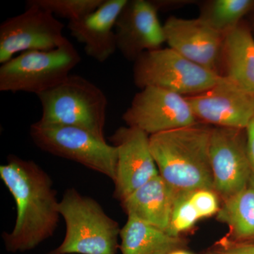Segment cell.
<instances>
[{
	"mask_svg": "<svg viewBox=\"0 0 254 254\" xmlns=\"http://www.w3.org/2000/svg\"><path fill=\"white\" fill-rule=\"evenodd\" d=\"M37 96L42 108L38 121L77 127L106 141L108 99L99 87L86 78L69 75L59 86Z\"/></svg>",
	"mask_w": 254,
	"mask_h": 254,
	"instance_id": "cell-4",
	"label": "cell"
},
{
	"mask_svg": "<svg viewBox=\"0 0 254 254\" xmlns=\"http://www.w3.org/2000/svg\"><path fill=\"white\" fill-rule=\"evenodd\" d=\"M219 195L213 190H197L190 192L192 204L196 210L200 219L209 218L218 214L221 205Z\"/></svg>",
	"mask_w": 254,
	"mask_h": 254,
	"instance_id": "cell-23",
	"label": "cell"
},
{
	"mask_svg": "<svg viewBox=\"0 0 254 254\" xmlns=\"http://www.w3.org/2000/svg\"><path fill=\"white\" fill-rule=\"evenodd\" d=\"M64 28V24L54 15L26 1L23 13L0 25V63L9 61L18 53L58 48L66 38Z\"/></svg>",
	"mask_w": 254,
	"mask_h": 254,
	"instance_id": "cell-8",
	"label": "cell"
},
{
	"mask_svg": "<svg viewBox=\"0 0 254 254\" xmlns=\"http://www.w3.org/2000/svg\"><path fill=\"white\" fill-rule=\"evenodd\" d=\"M212 128L198 123L150 136L159 175L176 191L213 190L209 152Z\"/></svg>",
	"mask_w": 254,
	"mask_h": 254,
	"instance_id": "cell-2",
	"label": "cell"
},
{
	"mask_svg": "<svg viewBox=\"0 0 254 254\" xmlns=\"http://www.w3.org/2000/svg\"><path fill=\"white\" fill-rule=\"evenodd\" d=\"M81 60L67 38L54 50L24 52L0 66V91L41 94L64 81Z\"/></svg>",
	"mask_w": 254,
	"mask_h": 254,
	"instance_id": "cell-5",
	"label": "cell"
},
{
	"mask_svg": "<svg viewBox=\"0 0 254 254\" xmlns=\"http://www.w3.org/2000/svg\"><path fill=\"white\" fill-rule=\"evenodd\" d=\"M254 6L253 0H215L200 17L225 36L240 24Z\"/></svg>",
	"mask_w": 254,
	"mask_h": 254,
	"instance_id": "cell-20",
	"label": "cell"
},
{
	"mask_svg": "<svg viewBox=\"0 0 254 254\" xmlns=\"http://www.w3.org/2000/svg\"><path fill=\"white\" fill-rule=\"evenodd\" d=\"M152 1H128L119 15L115 31L117 48L127 60L136 61L145 52L166 43L164 26Z\"/></svg>",
	"mask_w": 254,
	"mask_h": 254,
	"instance_id": "cell-14",
	"label": "cell"
},
{
	"mask_svg": "<svg viewBox=\"0 0 254 254\" xmlns=\"http://www.w3.org/2000/svg\"><path fill=\"white\" fill-rule=\"evenodd\" d=\"M123 119L127 126L149 136L200 123L186 96L154 86L145 87L135 95Z\"/></svg>",
	"mask_w": 254,
	"mask_h": 254,
	"instance_id": "cell-9",
	"label": "cell"
},
{
	"mask_svg": "<svg viewBox=\"0 0 254 254\" xmlns=\"http://www.w3.org/2000/svg\"><path fill=\"white\" fill-rule=\"evenodd\" d=\"M203 254H254V242H237L224 238Z\"/></svg>",
	"mask_w": 254,
	"mask_h": 254,
	"instance_id": "cell-24",
	"label": "cell"
},
{
	"mask_svg": "<svg viewBox=\"0 0 254 254\" xmlns=\"http://www.w3.org/2000/svg\"><path fill=\"white\" fill-rule=\"evenodd\" d=\"M30 136L43 151L79 163L115 182L118 150L106 141L77 127L40 121L31 125Z\"/></svg>",
	"mask_w": 254,
	"mask_h": 254,
	"instance_id": "cell-7",
	"label": "cell"
},
{
	"mask_svg": "<svg viewBox=\"0 0 254 254\" xmlns=\"http://www.w3.org/2000/svg\"><path fill=\"white\" fill-rule=\"evenodd\" d=\"M190 192L179 191L175 195L166 231L171 236L180 237L182 234L190 230L200 220L199 215L190 201Z\"/></svg>",
	"mask_w": 254,
	"mask_h": 254,
	"instance_id": "cell-22",
	"label": "cell"
},
{
	"mask_svg": "<svg viewBox=\"0 0 254 254\" xmlns=\"http://www.w3.org/2000/svg\"><path fill=\"white\" fill-rule=\"evenodd\" d=\"M217 220L226 225L225 238L237 242H254V185L224 200Z\"/></svg>",
	"mask_w": 254,
	"mask_h": 254,
	"instance_id": "cell-19",
	"label": "cell"
},
{
	"mask_svg": "<svg viewBox=\"0 0 254 254\" xmlns=\"http://www.w3.org/2000/svg\"><path fill=\"white\" fill-rule=\"evenodd\" d=\"M177 192L159 175L120 203L127 217L166 232Z\"/></svg>",
	"mask_w": 254,
	"mask_h": 254,
	"instance_id": "cell-16",
	"label": "cell"
},
{
	"mask_svg": "<svg viewBox=\"0 0 254 254\" xmlns=\"http://www.w3.org/2000/svg\"><path fill=\"white\" fill-rule=\"evenodd\" d=\"M150 136L133 127H121L110 137L118 150L113 197L120 202L159 175L150 148Z\"/></svg>",
	"mask_w": 254,
	"mask_h": 254,
	"instance_id": "cell-11",
	"label": "cell"
},
{
	"mask_svg": "<svg viewBox=\"0 0 254 254\" xmlns=\"http://www.w3.org/2000/svg\"><path fill=\"white\" fill-rule=\"evenodd\" d=\"M133 73L141 89L154 86L187 97L203 93L224 78L170 48L143 53L134 62Z\"/></svg>",
	"mask_w": 254,
	"mask_h": 254,
	"instance_id": "cell-6",
	"label": "cell"
},
{
	"mask_svg": "<svg viewBox=\"0 0 254 254\" xmlns=\"http://www.w3.org/2000/svg\"><path fill=\"white\" fill-rule=\"evenodd\" d=\"M170 254H193L190 252H187L186 250H184L183 249L182 250H178L175 251V252H172Z\"/></svg>",
	"mask_w": 254,
	"mask_h": 254,
	"instance_id": "cell-26",
	"label": "cell"
},
{
	"mask_svg": "<svg viewBox=\"0 0 254 254\" xmlns=\"http://www.w3.org/2000/svg\"><path fill=\"white\" fill-rule=\"evenodd\" d=\"M127 2V0H104L91 14L68 21L71 36L83 45L86 54L98 63H105L118 50L115 23Z\"/></svg>",
	"mask_w": 254,
	"mask_h": 254,
	"instance_id": "cell-15",
	"label": "cell"
},
{
	"mask_svg": "<svg viewBox=\"0 0 254 254\" xmlns=\"http://www.w3.org/2000/svg\"><path fill=\"white\" fill-rule=\"evenodd\" d=\"M222 63L223 76L254 95V38L248 28L240 24L225 35Z\"/></svg>",
	"mask_w": 254,
	"mask_h": 254,
	"instance_id": "cell-17",
	"label": "cell"
},
{
	"mask_svg": "<svg viewBox=\"0 0 254 254\" xmlns=\"http://www.w3.org/2000/svg\"><path fill=\"white\" fill-rule=\"evenodd\" d=\"M186 98L198 121L205 125L246 130L254 119V95L225 76L210 89Z\"/></svg>",
	"mask_w": 254,
	"mask_h": 254,
	"instance_id": "cell-12",
	"label": "cell"
},
{
	"mask_svg": "<svg viewBox=\"0 0 254 254\" xmlns=\"http://www.w3.org/2000/svg\"><path fill=\"white\" fill-rule=\"evenodd\" d=\"M163 26L169 48L190 61L221 74L218 70L222 64L225 35L201 17L186 19L171 16Z\"/></svg>",
	"mask_w": 254,
	"mask_h": 254,
	"instance_id": "cell-13",
	"label": "cell"
},
{
	"mask_svg": "<svg viewBox=\"0 0 254 254\" xmlns=\"http://www.w3.org/2000/svg\"><path fill=\"white\" fill-rule=\"evenodd\" d=\"M104 0H28L31 4L49 11L55 17L76 21L95 11Z\"/></svg>",
	"mask_w": 254,
	"mask_h": 254,
	"instance_id": "cell-21",
	"label": "cell"
},
{
	"mask_svg": "<svg viewBox=\"0 0 254 254\" xmlns=\"http://www.w3.org/2000/svg\"><path fill=\"white\" fill-rule=\"evenodd\" d=\"M213 190L224 200L248 186L251 166L246 130L214 127L210 138Z\"/></svg>",
	"mask_w": 254,
	"mask_h": 254,
	"instance_id": "cell-10",
	"label": "cell"
},
{
	"mask_svg": "<svg viewBox=\"0 0 254 254\" xmlns=\"http://www.w3.org/2000/svg\"><path fill=\"white\" fill-rule=\"evenodd\" d=\"M0 178L14 198L16 218L12 231L1 235L10 253L25 252L54 235L60 221V201L51 177L33 160L9 155Z\"/></svg>",
	"mask_w": 254,
	"mask_h": 254,
	"instance_id": "cell-1",
	"label": "cell"
},
{
	"mask_svg": "<svg viewBox=\"0 0 254 254\" xmlns=\"http://www.w3.org/2000/svg\"><path fill=\"white\" fill-rule=\"evenodd\" d=\"M58 210L66 225L61 245L48 254H117L120 229L93 198L67 189Z\"/></svg>",
	"mask_w": 254,
	"mask_h": 254,
	"instance_id": "cell-3",
	"label": "cell"
},
{
	"mask_svg": "<svg viewBox=\"0 0 254 254\" xmlns=\"http://www.w3.org/2000/svg\"><path fill=\"white\" fill-rule=\"evenodd\" d=\"M247 146L251 166L250 183L254 185V119L246 129Z\"/></svg>",
	"mask_w": 254,
	"mask_h": 254,
	"instance_id": "cell-25",
	"label": "cell"
},
{
	"mask_svg": "<svg viewBox=\"0 0 254 254\" xmlns=\"http://www.w3.org/2000/svg\"><path fill=\"white\" fill-rule=\"evenodd\" d=\"M120 250L123 254H170L182 250L185 241L134 217H127L121 229Z\"/></svg>",
	"mask_w": 254,
	"mask_h": 254,
	"instance_id": "cell-18",
	"label": "cell"
}]
</instances>
